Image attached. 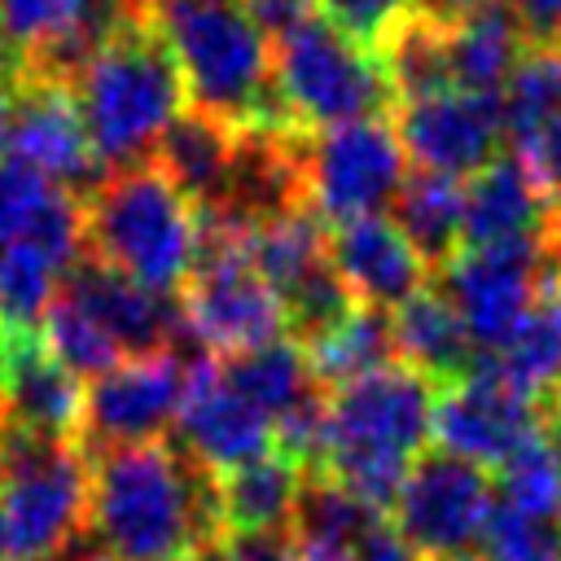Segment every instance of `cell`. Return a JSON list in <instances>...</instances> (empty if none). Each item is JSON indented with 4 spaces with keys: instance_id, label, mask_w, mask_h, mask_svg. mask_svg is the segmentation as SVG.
I'll return each mask as SVG.
<instances>
[{
    "instance_id": "1",
    "label": "cell",
    "mask_w": 561,
    "mask_h": 561,
    "mask_svg": "<svg viewBox=\"0 0 561 561\" xmlns=\"http://www.w3.org/2000/svg\"><path fill=\"white\" fill-rule=\"evenodd\" d=\"M88 539L110 561H197L219 535V478L175 443L88 456Z\"/></svg>"
},
{
    "instance_id": "29",
    "label": "cell",
    "mask_w": 561,
    "mask_h": 561,
    "mask_svg": "<svg viewBox=\"0 0 561 561\" xmlns=\"http://www.w3.org/2000/svg\"><path fill=\"white\" fill-rule=\"evenodd\" d=\"M513 386L535 394L539 403L561 399V285L548 289L522 329L504 342V351L486 355Z\"/></svg>"
},
{
    "instance_id": "14",
    "label": "cell",
    "mask_w": 561,
    "mask_h": 561,
    "mask_svg": "<svg viewBox=\"0 0 561 561\" xmlns=\"http://www.w3.org/2000/svg\"><path fill=\"white\" fill-rule=\"evenodd\" d=\"M9 158L26 162L44 180L61 184L79 202L105 180V167L92 153L88 127L79 118L75 92L61 79L44 75H18L13 92V118H9Z\"/></svg>"
},
{
    "instance_id": "28",
    "label": "cell",
    "mask_w": 561,
    "mask_h": 561,
    "mask_svg": "<svg viewBox=\"0 0 561 561\" xmlns=\"http://www.w3.org/2000/svg\"><path fill=\"white\" fill-rule=\"evenodd\" d=\"M302 469L267 451L263 460H250L219 478V513L224 530H289L298 495H302Z\"/></svg>"
},
{
    "instance_id": "26",
    "label": "cell",
    "mask_w": 561,
    "mask_h": 561,
    "mask_svg": "<svg viewBox=\"0 0 561 561\" xmlns=\"http://www.w3.org/2000/svg\"><path fill=\"white\" fill-rule=\"evenodd\" d=\"M307 364L316 386L337 390L351 386L368 373H381L390 364H399L394 355V329H390V311L377 307H351L337 324H329L324 333H316L311 342H302Z\"/></svg>"
},
{
    "instance_id": "17",
    "label": "cell",
    "mask_w": 561,
    "mask_h": 561,
    "mask_svg": "<svg viewBox=\"0 0 561 561\" xmlns=\"http://www.w3.org/2000/svg\"><path fill=\"white\" fill-rule=\"evenodd\" d=\"M0 421L35 438L79 443L83 381L57 364L39 329H0Z\"/></svg>"
},
{
    "instance_id": "27",
    "label": "cell",
    "mask_w": 561,
    "mask_h": 561,
    "mask_svg": "<svg viewBox=\"0 0 561 561\" xmlns=\"http://www.w3.org/2000/svg\"><path fill=\"white\" fill-rule=\"evenodd\" d=\"M219 377L245 399L254 403L259 412L272 416V425L294 412L298 403H307L311 394H320L316 377H311V364H307V351L294 342V337H272V342H259L250 351H237V355H224L219 364Z\"/></svg>"
},
{
    "instance_id": "41",
    "label": "cell",
    "mask_w": 561,
    "mask_h": 561,
    "mask_svg": "<svg viewBox=\"0 0 561 561\" xmlns=\"http://www.w3.org/2000/svg\"><path fill=\"white\" fill-rule=\"evenodd\" d=\"M355 561H425L399 530H386V526H377L359 548H355Z\"/></svg>"
},
{
    "instance_id": "4",
    "label": "cell",
    "mask_w": 561,
    "mask_h": 561,
    "mask_svg": "<svg viewBox=\"0 0 561 561\" xmlns=\"http://www.w3.org/2000/svg\"><path fill=\"white\" fill-rule=\"evenodd\" d=\"M83 245V254L123 272L127 280L153 294H175L197 267L202 215L149 158L110 171L88 193Z\"/></svg>"
},
{
    "instance_id": "3",
    "label": "cell",
    "mask_w": 561,
    "mask_h": 561,
    "mask_svg": "<svg viewBox=\"0 0 561 561\" xmlns=\"http://www.w3.org/2000/svg\"><path fill=\"white\" fill-rule=\"evenodd\" d=\"M434 394L438 386L390 364L351 386L324 394V460L316 473H329L364 504L386 513L399 482L434 434Z\"/></svg>"
},
{
    "instance_id": "42",
    "label": "cell",
    "mask_w": 561,
    "mask_h": 561,
    "mask_svg": "<svg viewBox=\"0 0 561 561\" xmlns=\"http://www.w3.org/2000/svg\"><path fill=\"white\" fill-rule=\"evenodd\" d=\"M13 92H18V70L0 57V153L9 145V118H13Z\"/></svg>"
},
{
    "instance_id": "36",
    "label": "cell",
    "mask_w": 561,
    "mask_h": 561,
    "mask_svg": "<svg viewBox=\"0 0 561 561\" xmlns=\"http://www.w3.org/2000/svg\"><path fill=\"white\" fill-rule=\"evenodd\" d=\"M412 13H421V0H316V18L373 57Z\"/></svg>"
},
{
    "instance_id": "20",
    "label": "cell",
    "mask_w": 561,
    "mask_h": 561,
    "mask_svg": "<svg viewBox=\"0 0 561 561\" xmlns=\"http://www.w3.org/2000/svg\"><path fill=\"white\" fill-rule=\"evenodd\" d=\"M557 202L522 153H500L465 184V245L552 241Z\"/></svg>"
},
{
    "instance_id": "43",
    "label": "cell",
    "mask_w": 561,
    "mask_h": 561,
    "mask_svg": "<svg viewBox=\"0 0 561 561\" xmlns=\"http://www.w3.org/2000/svg\"><path fill=\"white\" fill-rule=\"evenodd\" d=\"M39 561H110L92 539H88V530L79 535V539H70L66 548H57V552H48V557H39Z\"/></svg>"
},
{
    "instance_id": "23",
    "label": "cell",
    "mask_w": 561,
    "mask_h": 561,
    "mask_svg": "<svg viewBox=\"0 0 561 561\" xmlns=\"http://www.w3.org/2000/svg\"><path fill=\"white\" fill-rule=\"evenodd\" d=\"M526 35L504 0H486L465 18L447 22V70L456 92L500 96L513 66L526 53Z\"/></svg>"
},
{
    "instance_id": "45",
    "label": "cell",
    "mask_w": 561,
    "mask_h": 561,
    "mask_svg": "<svg viewBox=\"0 0 561 561\" xmlns=\"http://www.w3.org/2000/svg\"><path fill=\"white\" fill-rule=\"evenodd\" d=\"M0 478H4V421H0Z\"/></svg>"
},
{
    "instance_id": "22",
    "label": "cell",
    "mask_w": 561,
    "mask_h": 561,
    "mask_svg": "<svg viewBox=\"0 0 561 561\" xmlns=\"http://www.w3.org/2000/svg\"><path fill=\"white\" fill-rule=\"evenodd\" d=\"M237 140H241V127L188 105L162 131L153 162L197 206V215H206V210H219L228 197V180L237 167Z\"/></svg>"
},
{
    "instance_id": "7",
    "label": "cell",
    "mask_w": 561,
    "mask_h": 561,
    "mask_svg": "<svg viewBox=\"0 0 561 561\" xmlns=\"http://www.w3.org/2000/svg\"><path fill=\"white\" fill-rule=\"evenodd\" d=\"M88 451L61 438H35L4 425V478H0V522L4 557L39 561L88 526Z\"/></svg>"
},
{
    "instance_id": "9",
    "label": "cell",
    "mask_w": 561,
    "mask_h": 561,
    "mask_svg": "<svg viewBox=\"0 0 561 561\" xmlns=\"http://www.w3.org/2000/svg\"><path fill=\"white\" fill-rule=\"evenodd\" d=\"M561 285L552 241H504V245H465L443 263V298L456 307L469 342L486 355L522 329L535 302Z\"/></svg>"
},
{
    "instance_id": "39",
    "label": "cell",
    "mask_w": 561,
    "mask_h": 561,
    "mask_svg": "<svg viewBox=\"0 0 561 561\" xmlns=\"http://www.w3.org/2000/svg\"><path fill=\"white\" fill-rule=\"evenodd\" d=\"M530 48H561V0H504Z\"/></svg>"
},
{
    "instance_id": "31",
    "label": "cell",
    "mask_w": 561,
    "mask_h": 561,
    "mask_svg": "<svg viewBox=\"0 0 561 561\" xmlns=\"http://www.w3.org/2000/svg\"><path fill=\"white\" fill-rule=\"evenodd\" d=\"M386 83L399 101L451 92V70H447V22L430 13H412L377 53Z\"/></svg>"
},
{
    "instance_id": "12",
    "label": "cell",
    "mask_w": 561,
    "mask_h": 561,
    "mask_svg": "<svg viewBox=\"0 0 561 561\" xmlns=\"http://www.w3.org/2000/svg\"><path fill=\"white\" fill-rule=\"evenodd\" d=\"M548 421V403L513 386L486 355L451 386L434 394V438L443 451L478 465L500 469L513 451H522Z\"/></svg>"
},
{
    "instance_id": "46",
    "label": "cell",
    "mask_w": 561,
    "mask_h": 561,
    "mask_svg": "<svg viewBox=\"0 0 561 561\" xmlns=\"http://www.w3.org/2000/svg\"><path fill=\"white\" fill-rule=\"evenodd\" d=\"M0 561H9V557H4V522H0Z\"/></svg>"
},
{
    "instance_id": "47",
    "label": "cell",
    "mask_w": 561,
    "mask_h": 561,
    "mask_svg": "<svg viewBox=\"0 0 561 561\" xmlns=\"http://www.w3.org/2000/svg\"><path fill=\"white\" fill-rule=\"evenodd\" d=\"M460 561H486V557H460Z\"/></svg>"
},
{
    "instance_id": "37",
    "label": "cell",
    "mask_w": 561,
    "mask_h": 561,
    "mask_svg": "<svg viewBox=\"0 0 561 561\" xmlns=\"http://www.w3.org/2000/svg\"><path fill=\"white\" fill-rule=\"evenodd\" d=\"M197 561H294L289 530H224Z\"/></svg>"
},
{
    "instance_id": "24",
    "label": "cell",
    "mask_w": 561,
    "mask_h": 561,
    "mask_svg": "<svg viewBox=\"0 0 561 561\" xmlns=\"http://www.w3.org/2000/svg\"><path fill=\"white\" fill-rule=\"evenodd\" d=\"M394 329V355L412 373H421L434 386H451L478 364V346L469 342L456 307L438 289H421L403 307L390 311Z\"/></svg>"
},
{
    "instance_id": "30",
    "label": "cell",
    "mask_w": 561,
    "mask_h": 561,
    "mask_svg": "<svg viewBox=\"0 0 561 561\" xmlns=\"http://www.w3.org/2000/svg\"><path fill=\"white\" fill-rule=\"evenodd\" d=\"M377 526H381V513L373 504H364L355 491H346L342 482H333L329 473L302 478V495H298V508L289 522L294 543H320V548L355 552Z\"/></svg>"
},
{
    "instance_id": "11",
    "label": "cell",
    "mask_w": 561,
    "mask_h": 561,
    "mask_svg": "<svg viewBox=\"0 0 561 561\" xmlns=\"http://www.w3.org/2000/svg\"><path fill=\"white\" fill-rule=\"evenodd\" d=\"M495 508L491 473L451 456V451H421L408 478L394 491V530L425 557V561H460L482 548L486 522Z\"/></svg>"
},
{
    "instance_id": "10",
    "label": "cell",
    "mask_w": 561,
    "mask_h": 561,
    "mask_svg": "<svg viewBox=\"0 0 561 561\" xmlns=\"http://www.w3.org/2000/svg\"><path fill=\"white\" fill-rule=\"evenodd\" d=\"M302 175L307 206L329 228H337L394 206L408 180V153L390 118H364L329 131H307Z\"/></svg>"
},
{
    "instance_id": "19",
    "label": "cell",
    "mask_w": 561,
    "mask_h": 561,
    "mask_svg": "<svg viewBox=\"0 0 561 561\" xmlns=\"http://www.w3.org/2000/svg\"><path fill=\"white\" fill-rule=\"evenodd\" d=\"M329 259L346 294L359 307H377V311L403 307L425 289L430 276L425 259L412 250V241L399 232L390 215H364L329 228Z\"/></svg>"
},
{
    "instance_id": "18",
    "label": "cell",
    "mask_w": 561,
    "mask_h": 561,
    "mask_svg": "<svg viewBox=\"0 0 561 561\" xmlns=\"http://www.w3.org/2000/svg\"><path fill=\"white\" fill-rule=\"evenodd\" d=\"M61 294L83 307L123 351V359H140V355H158V351H175L188 329H184V311L175 302V294H153L136 280H127L123 272L96 263L92 254H83L66 280Z\"/></svg>"
},
{
    "instance_id": "5",
    "label": "cell",
    "mask_w": 561,
    "mask_h": 561,
    "mask_svg": "<svg viewBox=\"0 0 561 561\" xmlns=\"http://www.w3.org/2000/svg\"><path fill=\"white\" fill-rule=\"evenodd\" d=\"M153 18L175 53L193 110H206L232 127L298 131L276 96L272 39L241 13L237 0L153 4Z\"/></svg>"
},
{
    "instance_id": "40",
    "label": "cell",
    "mask_w": 561,
    "mask_h": 561,
    "mask_svg": "<svg viewBox=\"0 0 561 561\" xmlns=\"http://www.w3.org/2000/svg\"><path fill=\"white\" fill-rule=\"evenodd\" d=\"M526 162H530V171L539 175V184L552 193V202L561 206V118L552 123V127H543L530 145H522L517 149Z\"/></svg>"
},
{
    "instance_id": "25",
    "label": "cell",
    "mask_w": 561,
    "mask_h": 561,
    "mask_svg": "<svg viewBox=\"0 0 561 561\" xmlns=\"http://www.w3.org/2000/svg\"><path fill=\"white\" fill-rule=\"evenodd\" d=\"M394 224L425 259L430 272L451 263L465 250V184L434 171H408L394 197Z\"/></svg>"
},
{
    "instance_id": "8",
    "label": "cell",
    "mask_w": 561,
    "mask_h": 561,
    "mask_svg": "<svg viewBox=\"0 0 561 561\" xmlns=\"http://www.w3.org/2000/svg\"><path fill=\"white\" fill-rule=\"evenodd\" d=\"M180 311L188 337L215 355H237L285 333L280 302L250 263V228L202 219V250Z\"/></svg>"
},
{
    "instance_id": "34",
    "label": "cell",
    "mask_w": 561,
    "mask_h": 561,
    "mask_svg": "<svg viewBox=\"0 0 561 561\" xmlns=\"http://www.w3.org/2000/svg\"><path fill=\"white\" fill-rule=\"evenodd\" d=\"M39 333H44V346L57 355V364L66 373H75L79 381H96V377H105L110 368L123 364V351L114 346V337L83 307H75L66 294H57Z\"/></svg>"
},
{
    "instance_id": "15",
    "label": "cell",
    "mask_w": 561,
    "mask_h": 561,
    "mask_svg": "<svg viewBox=\"0 0 561 561\" xmlns=\"http://www.w3.org/2000/svg\"><path fill=\"white\" fill-rule=\"evenodd\" d=\"M390 123L399 131L408 162H416V171H434L451 180H469L482 167H491L504 140L500 96H473L456 88L399 101Z\"/></svg>"
},
{
    "instance_id": "21",
    "label": "cell",
    "mask_w": 561,
    "mask_h": 561,
    "mask_svg": "<svg viewBox=\"0 0 561 561\" xmlns=\"http://www.w3.org/2000/svg\"><path fill=\"white\" fill-rule=\"evenodd\" d=\"M31 241L66 272L83 259V202L26 162L0 153V245Z\"/></svg>"
},
{
    "instance_id": "6",
    "label": "cell",
    "mask_w": 561,
    "mask_h": 561,
    "mask_svg": "<svg viewBox=\"0 0 561 561\" xmlns=\"http://www.w3.org/2000/svg\"><path fill=\"white\" fill-rule=\"evenodd\" d=\"M272 79L298 131H329L394 110L381 61L320 18L272 44Z\"/></svg>"
},
{
    "instance_id": "32",
    "label": "cell",
    "mask_w": 561,
    "mask_h": 561,
    "mask_svg": "<svg viewBox=\"0 0 561 561\" xmlns=\"http://www.w3.org/2000/svg\"><path fill=\"white\" fill-rule=\"evenodd\" d=\"M504 136L530 145L543 127L561 118V48H526L500 92Z\"/></svg>"
},
{
    "instance_id": "13",
    "label": "cell",
    "mask_w": 561,
    "mask_h": 561,
    "mask_svg": "<svg viewBox=\"0 0 561 561\" xmlns=\"http://www.w3.org/2000/svg\"><path fill=\"white\" fill-rule=\"evenodd\" d=\"M184 390H188V359L180 351L123 359L118 368L83 386L79 447L96 456V451L158 443L175 425Z\"/></svg>"
},
{
    "instance_id": "33",
    "label": "cell",
    "mask_w": 561,
    "mask_h": 561,
    "mask_svg": "<svg viewBox=\"0 0 561 561\" xmlns=\"http://www.w3.org/2000/svg\"><path fill=\"white\" fill-rule=\"evenodd\" d=\"M66 267L31 241L0 245V329H39L57 302Z\"/></svg>"
},
{
    "instance_id": "38",
    "label": "cell",
    "mask_w": 561,
    "mask_h": 561,
    "mask_svg": "<svg viewBox=\"0 0 561 561\" xmlns=\"http://www.w3.org/2000/svg\"><path fill=\"white\" fill-rule=\"evenodd\" d=\"M237 4L272 44H280L285 35H294L316 18V0H237Z\"/></svg>"
},
{
    "instance_id": "16",
    "label": "cell",
    "mask_w": 561,
    "mask_h": 561,
    "mask_svg": "<svg viewBox=\"0 0 561 561\" xmlns=\"http://www.w3.org/2000/svg\"><path fill=\"white\" fill-rule=\"evenodd\" d=\"M188 390L175 416V447L188 451L215 478L263 460L276 447V425L267 412L245 403L206 355H188Z\"/></svg>"
},
{
    "instance_id": "35",
    "label": "cell",
    "mask_w": 561,
    "mask_h": 561,
    "mask_svg": "<svg viewBox=\"0 0 561 561\" xmlns=\"http://www.w3.org/2000/svg\"><path fill=\"white\" fill-rule=\"evenodd\" d=\"M482 548L486 561H561V522H543L495 500Z\"/></svg>"
},
{
    "instance_id": "2",
    "label": "cell",
    "mask_w": 561,
    "mask_h": 561,
    "mask_svg": "<svg viewBox=\"0 0 561 561\" xmlns=\"http://www.w3.org/2000/svg\"><path fill=\"white\" fill-rule=\"evenodd\" d=\"M70 92L105 175L153 158L188 96L149 0L105 39V48H96Z\"/></svg>"
},
{
    "instance_id": "44",
    "label": "cell",
    "mask_w": 561,
    "mask_h": 561,
    "mask_svg": "<svg viewBox=\"0 0 561 561\" xmlns=\"http://www.w3.org/2000/svg\"><path fill=\"white\" fill-rule=\"evenodd\" d=\"M478 4H486V0H421V13H430V18H438V22H456V18H465L469 9H478Z\"/></svg>"
}]
</instances>
